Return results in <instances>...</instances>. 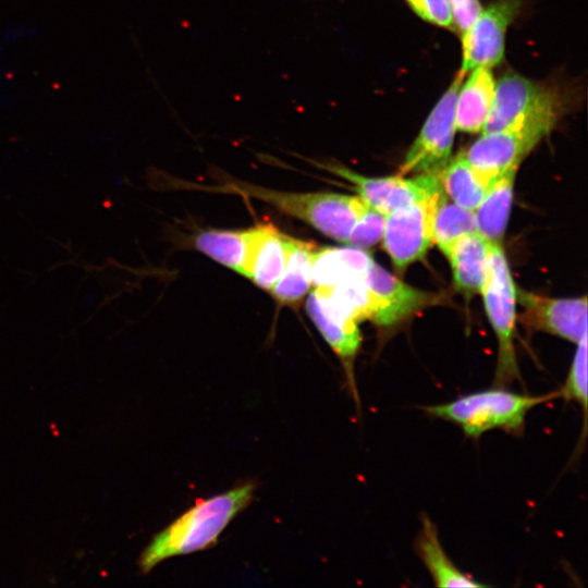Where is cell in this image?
Returning <instances> with one entry per match:
<instances>
[{"label": "cell", "mask_w": 588, "mask_h": 588, "mask_svg": "<svg viewBox=\"0 0 588 588\" xmlns=\"http://www.w3.org/2000/svg\"><path fill=\"white\" fill-rule=\"evenodd\" d=\"M384 223L385 215L367 206L351 230L346 243L360 249L376 245L382 238Z\"/></svg>", "instance_id": "d4e9b609"}, {"label": "cell", "mask_w": 588, "mask_h": 588, "mask_svg": "<svg viewBox=\"0 0 588 588\" xmlns=\"http://www.w3.org/2000/svg\"><path fill=\"white\" fill-rule=\"evenodd\" d=\"M474 232H478L475 211L450 201L443 192L434 213L433 243L445 255L458 237Z\"/></svg>", "instance_id": "603a6c76"}, {"label": "cell", "mask_w": 588, "mask_h": 588, "mask_svg": "<svg viewBox=\"0 0 588 588\" xmlns=\"http://www.w3.org/2000/svg\"><path fill=\"white\" fill-rule=\"evenodd\" d=\"M480 294L498 340L494 385L507 387L519 379L514 348L516 286L501 243H490L489 272Z\"/></svg>", "instance_id": "5b68a950"}, {"label": "cell", "mask_w": 588, "mask_h": 588, "mask_svg": "<svg viewBox=\"0 0 588 588\" xmlns=\"http://www.w3.org/2000/svg\"><path fill=\"white\" fill-rule=\"evenodd\" d=\"M412 10L431 24L453 28L448 0H405Z\"/></svg>", "instance_id": "484cf974"}, {"label": "cell", "mask_w": 588, "mask_h": 588, "mask_svg": "<svg viewBox=\"0 0 588 588\" xmlns=\"http://www.w3.org/2000/svg\"><path fill=\"white\" fill-rule=\"evenodd\" d=\"M323 168L352 183L358 196L369 207L385 216L399 207L442 189L438 172L420 173L413 179H405L400 174L368 177L335 163L326 164Z\"/></svg>", "instance_id": "9c48e42d"}, {"label": "cell", "mask_w": 588, "mask_h": 588, "mask_svg": "<svg viewBox=\"0 0 588 588\" xmlns=\"http://www.w3.org/2000/svg\"><path fill=\"white\" fill-rule=\"evenodd\" d=\"M306 309L323 339L342 360L350 389L358 401L354 360L360 347L362 335L357 322L328 305L316 291L309 294Z\"/></svg>", "instance_id": "4fadbf2b"}, {"label": "cell", "mask_w": 588, "mask_h": 588, "mask_svg": "<svg viewBox=\"0 0 588 588\" xmlns=\"http://www.w3.org/2000/svg\"><path fill=\"white\" fill-rule=\"evenodd\" d=\"M517 168L499 176L474 210L478 232L490 242L501 243L506 230Z\"/></svg>", "instance_id": "ffe728a7"}, {"label": "cell", "mask_w": 588, "mask_h": 588, "mask_svg": "<svg viewBox=\"0 0 588 588\" xmlns=\"http://www.w3.org/2000/svg\"><path fill=\"white\" fill-rule=\"evenodd\" d=\"M516 301L523 307L519 320L537 331H543L578 344L587 336V297L552 298L516 289Z\"/></svg>", "instance_id": "30bf717a"}, {"label": "cell", "mask_w": 588, "mask_h": 588, "mask_svg": "<svg viewBox=\"0 0 588 588\" xmlns=\"http://www.w3.org/2000/svg\"><path fill=\"white\" fill-rule=\"evenodd\" d=\"M519 7V0H495L482 9L471 27L462 36L461 72L467 74L478 66L492 68L503 59L505 33Z\"/></svg>", "instance_id": "8fae6325"}, {"label": "cell", "mask_w": 588, "mask_h": 588, "mask_svg": "<svg viewBox=\"0 0 588 588\" xmlns=\"http://www.w3.org/2000/svg\"><path fill=\"white\" fill-rule=\"evenodd\" d=\"M443 189L399 207L385 216L383 248L396 268L421 259L433 243V220Z\"/></svg>", "instance_id": "52a82bcc"}, {"label": "cell", "mask_w": 588, "mask_h": 588, "mask_svg": "<svg viewBox=\"0 0 588 588\" xmlns=\"http://www.w3.org/2000/svg\"><path fill=\"white\" fill-rule=\"evenodd\" d=\"M249 229L244 231L209 230L198 233L195 247L219 264L244 275Z\"/></svg>", "instance_id": "7402d4cb"}, {"label": "cell", "mask_w": 588, "mask_h": 588, "mask_svg": "<svg viewBox=\"0 0 588 588\" xmlns=\"http://www.w3.org/2000/svg\"><path fill=\"white\" fill-rule=\"evenodd\" d=\"M558 393L559 397L575 402L581 407L584 428L580 442H584L587 427V336L577 344L569 371Z\"/></svg>", "instance_id": "cb8c5ba5"}, {"label": "cell", "mask_w": 588, "mask_h": 588, "mask_svg": "<svg viewBox=\"0 0 588 588\" xmlns=\"http://www.w3.org/2000/svg\"><path fill=\"white\" fill-rule=\"evenodd\" d=\"M372 261L367 252L352 246L317 249L311 267V282L316 289H322L347 279L364 278Z\"/></svg>", "instance_id": "ac0fdd59"}, {"label": "cell", "mask_w": 588, "mask_h": 588, "mask_svg": "<svg viewBox=\"0 0 588 588\" xmlns=\"http://www.w3.org/2000/svg\"><path fill=\"white\" fill-rule=\"evenodd\" d=\"M257 485L252 481L198 500L160 532L155 535L138 560L147 574L167 559L213 547L226 526L253 501Z\"/></svg>", "instance_id": "6da1fadb"}, {"label": "cell", "mask_w": 588, "mask_h": 588, "mask_svg": "<svg viewBox=\"0 0 588 588\" xmlns=\"http://www.w3.org/2000/svg\"><path fill=\"white\" fill-rule=\"evenodd\" d=\"M563 109L554 87L507 73L495 83L492 103L482 133L525 125L553 128Z\"/></svg>", "instance_id": "277c9868"}, {"label": "cell", "mask_w": 588, "mask_h": 588, "mask_svg": "<svg viewBox=\"0 0 588 588\" xmlns=\"http://www.w3.org/2000/svg\"><path fill=\"white\" fill-rule=\"evenodd\" d=\"M223 189L265 201L343 243H346L351 230L368 206L359 196L330 192H281L244 182L231 181Z\"/></svg>", "instance_id": "3957f363"}, {"label": "cell", "mask_w": 588, "mask_h": 588, "mask_svg": "<svg viewBox=\"0 0 588 588\" xmlns=\"http://www.w3.org/2000/svg\"><path fill=\"white\" fill-rule=\"evenodd\" d=\"M465 75L460 71L433 107L407 150L400 175L439 172L449 161L456 131L455 103Z\"/></svg>", "instance_id": "8992f818"}, {"label": "cell", "mask_w": 588, "mask_h": 588, "mask_svg": "<svg viewBox=\"0 0 588 588\" xmlns=\"http://www.w3.org/2000/svg\"><path fill=\"white\" fill-rule=\"evenodd\" d=\"M550 132L547 126L525 125L482 133L462 154L479 179L490 186L509 170L518 169L523 159Z\"/></svg>", "instance_id": "ba28073f"}, {"label": "cell", "mask_w": 588, "mask_h": 588, "mask_svg": "<svg viewBox=\"0 0 588 588\" xmlns=\"http://www.w3.org/2000/svg\"><path fill=\"white\" fill-rule=\"evenodd\" d=\"M287 256L284 270L270 290L274 298L291 305L307 293L311 283V267L317 246L311 242L286 237Z\"/></svg>", "instance_id": "d6986e66"}, {"label": "cell", "mask_w": 588, "mask_h": 588, "mask_svg": "<svg viewBox=\"0 0 588 588\" xmlns=\"http://www.w3.org/2000/svg\"><path fill=\"white\" fill-rule=\"evenodd\" d=\"M453 28L463 36L482 11L479 0H448Z\"/></svg>", "instance_id": "4316f807"}, {"label": "cell", "mask_w": 588, "mask_h": 588, "mask_svg": "<svg viewBox=\"0 0 588 588\" xmlns=\"http://www.w3.org/2000/svg\"><path fill=\"white\" fill-rule=\"evenodd\" d=\"M414 547L437 587L478 588L486 586L462 572L453 563L440 541L437 526L427 515L421 517V526Z\"/></svg>", "instance_id": "2e32d148"}, {"label": "cell", "mask_w": 588, "mask_h": 588, "mask_svg": "<svg viewBox=\"0 0 588 588\" xmlns=\"http://www.w3.org/2000/svg\"><path fill=\"white\" fill-rule=\"evenodd\" d=\"M558 397V391L531 395L494 385L448 403L422 406L421 409L432 417L457 425L469 438L477 439L493 429L518 436L532 408Z\"/></svg>", "instance_id": "7a4b0ae2"}, {"label": "cell", "mask_w": 588, "mask_h": 588, "mask_svg": "<svg viewBox=\"0 0 588 588\" xmlns=\"http://www.w3.org/2000/svg\"><path fill=\"white\" fill-rule=\"evenodd\" d=\"M438 175L444 194L469 210L478 207L490 187L479 179L462 151L449 159Z\"/></svg>", "instance_id": "44dd1931"}, {"label": "cell", "mask_w": 588, "mask_h": 588, "mask_svg": "<svg viewBox=\"0 0 588 588\" xmlns=\"http://www.w3.org/2000/svg\"><path fill=\"white\" fill-rule=\"evenodd\" d=\"M365 280L372 297L369 320L379 327H392L439 301L434 294L404 283L375 261Z\"/></svg>", "instance_id": "7c38bea8"}, {"label": "cell", "mask_w": 588, "mask_h": 588, "mask_svg": "<svg viewBox=\"0 0 588 588\" xmlns=\"http://www.w3.org/2000/svg\"><path fill=\"white\" fill-rule=\"evenodd\" d=\"M495 81L489 66L471 70L460 87L455 103L456 130L467 133L482 131L494 94Z\"/></svg>", "instance_id": "e0dca14e"}, {"label": "cell", "mask_w": 588, "mask_h": 588, "mask_svg": "<svg viewBox=\"0 0 588 588\" xmlns=\"http://www.w3.org/2000/svg\"><path fill=\"white\" fill-rule=\"evenodd\" d=\"M286 237L272 224H258L249 229L244 275L266 291L273 287L284 270Z\"/></svg>", "instance_id": "5bb4252c"}, {"label": "cell", "mask_w": 588, "mask_h": 588, "mask_svg": "<svg viewBox=\"0 0 588 588\" xmlns=\"http://www.w3.org/2000/svg\"><path fill=\"white\" fill-rule=\"evenodd\" d=\"M490 243L479 232L464 234L444 255L451 264L456 291L467 297L481 293L487 282Z\"/></svg>", "instance_id": "9a60e30c"}]
</instances>
